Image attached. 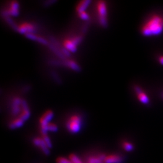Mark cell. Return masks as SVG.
Segmentation results:
<instances>
[{
    "label": "cell",
    "instance_id": "obj_1",
    "mask_svg": "<svg viewBox=\"0 0 163 163\" xmlns=\"http://www.w3.org/2000/svg\"><path fill=\"white\" fill-rule=\"evenodd\" d=\"M163 32V17L154 15L149 18L141 27V33L145 36H152Z\"/></svg>",
    "mask_w": 163,
    "mask_h": 163
},
{
    "label": "cell",
    "instance_id": "obj_2",
    "mask_svg": "<svg viewBox=\"0 0 163 163\" xmlns=\"http://www.w3.org/2000/svg\"><path fill=\"white\" fill-rule=\"evenodd\" d=\"M82 125V118L79 114H73L68 118L66 122V127L70 133L79 132Z\"/></svg>",
    "mask_w": 163,
    "mask_h": 163
},
{
    "label": "cell",
    "instance_id": "obj_3",
    "mask_svg": "<svg viewBox=\"0 0 163 163\" xmlns=\"http://www.w3.org/2000/svg\"><path fill=\"white\" fill-rule=\"evenodd\" d=\"M82 39L83 36L82 35L65 39L63 42V47L67 51L74 53L77 51V46Z\"/></svg>",
    "mask_w": 163,
    "mask_h": 163
},
{
    "label": "cell",
    "instance_id": "obj_4",
    "mask_svg": "<svg viewBox=\"0 0 163 163\" xmlns=\"http://www.w3.org/2000/svg\"><path fill=\"white\" fill-rule=\"evenodd\" d=\"M97 9L100 24L106 28L107 26V4L105 1L100 0L97 3Z\"/></svg>",
    "mask_w": 163,
    "mask_h": 163
},
{
    "label": "cell",
    "instance_id": "obj_5",
    "mask_svg": "<svg viewBox=\"0 0 163 163\" xmlns=\"http://www.w3.org/2000/svg\"><path fill=\"white\" fill-rule=\"evenodd\" d=\"M36 27L35 25L30 22H23L19 25H18L17 32L21 34H27V33H33L36 31Z\"/></svg>",
    "mask_w": 163,
    "mask_h": 163
},
{
    "label": "cell",
    "instance_id": "obj_6",
    "mask_svg": "<svg viewBox=\"0 0 163 163\" xmlns=\"http://www.w3.org/2000/svg\"><path fill=\"white\" fill-rule=\"evenodd\" d=\"M19 5L18 1H12L10 2L9 8H8L7 10L4 11L3 15L5 17L8 16H18L19 14Z\"/></svg>",
    "mask_w": 163,
    "mask_h": 163
},
{
    "label": "cell",
    "instance_id": "obj_7",
    "mask_svg": "<svg viewBox=\"0 0 163 163\" xmlns=\"http://www.w3.org/2000/svg\"><path fill=\"white\" fill-rule=\"evenodd\" d=\"M22 100L19 97H15L12 103V113L13 115H17L21 114L22 111Z\"/></svg>",
    "mask_w": 163,
    "mask_h": 163
},
{
    "label": "cell",
    "instance_id": "obj_8",
    "mask_svg": "<svg viewBox=\"0 0 163 163\" xmlns=\"http://www.w3.org/2000/svg\"><path fill=\"white\" fill-rule=\"evenodd\" d=\"M135 91L136 92V94H137V96L138 100L141 103L145 105L149 103V99L148 96L140 87L136 86L135 87Z\"/></svg>",
    "mask_w": 163,
    "mask_h": 163
},
{
    "label": "cell",
    "instance_id": "obj_9",
    "mask_svg": "<svg viewBox=\"0 0 163 163\" xmlns=\"http://www.w3.org/2000/svg\"><path fill=\"white\" fill-rule=\"evenodd\" d=\"M123 158L117 155H110L106 157L104 162L105 163H121L123 162Z\"/></svg>",
    "mask_w": 163,
    "mask_h": 163
},
{
    "label": "cell",
    "instance_id": "obj_10",
    "mask_svg": "<svg viewBox=\"0 0 163 163\" xmlns=\"http://www.w3.org/2000/svg\"><path fill=\"white\" fill-rule=\"evenodd\" d=\"M25 37H27V38H29L30 39H32V40H35V41H38L40 43H41L43 44H44V45H48V43L47 42V40H45V39L40 37V36H38L33 33H27L25 35Z\"/></svg>",
    "mask_w": 163,
    "mask_h": 163
},
{
    "label": "cell",
    "instance_id": "obj_11",
    "mask_svg": "<svg viewBox=\"0 0 163 163\" xmlns=\"http://www.w3.org/2000/svg\"><path fill=\"white\" fill-rule=\"evenodd\" d=\"M24 121H23L21 118L17 117L10 122L9 125V127L11 129H15L21 127L24 125Z\"/></svg>",
    "mask_w": 163,
    "mask_h": 163
},
{
    "label": "cell",
    "instance_id": "obj_12",
    "mask_svg": "<svg viewBox=\"0 0 163 163\" xmlns=\"http://www.w3.org/2000/svg\"><path fill=\"white\" fill-rule=\"evenodd\" d=\"M91 3V1H90V0H83V1H80L76 6V12L77 13H79L80 12L85 11V10L88 7Z\"/></svg>",
    "mask_w": 163,
    "mask_h": 163
},
{
    "label": "cell",
    "instance_id": "obj_13",
    "mask_svg": "<svg viewBox=\"0 0 163 163\" xmlns=\"http://www.w3.org/2000/svg\"><path fill=\"white\" fill-rule=\"evenodd\" d=\"M64 64L71 70H73L76 71H80V67L73 60H66L64 62Z\"/></svg>",
    "mask_w": 163,
    "mask_h": 163
},
{
    "label": "cell",
    "instance_id": "obj_14",
    "mask_svg": "<svg viewBox=\"0 0 163 163\" xmlns=\"http://www.w3.org/2000/svg\"><path fill=\"white\" fill-rule=\"evenodd\" d=\"M39 147L41 149V151L43 152V153L45 155H49V154H50L49 147L47 146V145L46 144V143H45V141H44V140L43 138H42L41 142H40V146Z\"/></svg>",
    "mask_w": 163,
    "mask_h": 163
},
{
    "label": "cell",
    "instance_id": "obj_15",
    "mask_svg": "<svg viewBox=\"0 0 163 163\" xmlns=\"http://www.w3.org/2000/svg\"><path fill=\"white\" fill-rule=\"evenodd\" d=\"M53 117V113L51 110H47L42 116L43 118H44L47 121L49 122V123L50 120L52 119Z\"/></svg>",
    "mask_w": 163,
    "mask_h": 163
},
{
    "label": "cell",
    "instance_id": "obj_16",
    "mask_svg": "<svg viewBox=\"0 0 163 163\" xmlns=\"http://www.w3.org/2000/svg\"><path fill=\"white\" fill-rule=\"evenodd\" d=\"M42 138L44 140V141H45V143H46L47 146L49 147V149L52 147V143L50 141V138L48 137V136L47 135V133L42 134Z\"/></svg>",
    "mask_w": 163,
    "mask_h": 163
},
{
    "label": "cell",
    "instance_id": "obj_17",
    "mask_svg": "<svg viewBox=\"0 0 163 163\" xmlns=\"http://www.w3.org/2000/svg\"><path fill=\"white\" fill-rule=\"evenodd\" d=\"M123 147L124 148L125 151L128 152L132 151L133 149V146L131 143L126 141H125L123 143Z\"/></svg>",
    "mask_w": 163,
    "mask_h": 163
},
{
    "label": "cell",
    "instance_id": "obj_18",
    "mask_svg": "<svg viewBox=\"0 0 163 163\" xmlns=\"http://www.w3.org/2000/svg\"><path fill=\"white\" fill-rule=\"evenodd\" d=\"M58 128L56 126V125L52 123H50V122L47 125V131H48L56 132L58 131Z\"/></svg>",
    "mask_w": 163,
    "mask_h": 163
},
{
    "label": "cell",
    "instance_id": "obj_19",
    "mask_svg": "<svg viewBox=\"0 0 163 163\" xmlns=\"http://www.w3.org/2000/svg\"><path fill=\"white\" fill-rule=\"evenodd\" d=\"M69 159L73 163H83L80 161L79 158L74 154H72L69 156Z\"/></svg>",
    "mask_w": 163,
    "mask_h": 163
},
{
    "label": "cell",
    "instance_id": "obj_20",
    "mask_svg": "<svg viewBox=\"0 0 163 163\" xmlns=\"http://www.w3.org/2000/svg\"><path fill=\"white\" fill-rule=\"evenodd\" d=\"M78 15L81 19H82L84 20H88L89 18V15L85 11H82L78 13Z\"/></svg>",
    "mask_w": 163,
    "mask_h": 163
},
{
    "label": "cell",
    "instance_id": "obj_21",
    "mask_svg": "<svg viewBox=\"0 0 163 163\" xmlns=\"http://www.w3.org/2000/svg\"><path fill=\"white\" fill-rule=\"evenodd\" d=\"M57 163H73L69 159H68L64 157H59L56 159Z\"/></svg>",
    "mask_w": 163,
    "mask_h": 163
},
{
    "label": "cell",
    "instance_id": "obj_22",
    "mask_svg": "<svg viewBox=\"0 0 163 163\" xmlns=\"http://www.w3.org/2000/svg\"><path fill=\"white\" fill-rule=\"evenodd\" d=\"M41 140H42V138H40V137H36V138H34L33 140L34 145L35 146L39 147V146H40V142H41Z\"/></svg>",
    "mask_w": 163,
    "mask_h": 163
},
{
    "label": "cell",
    "instance_id": "obj_23",
    "mask_svg": "<svg viewBox=\"0 0 163 163\" xmlns=\"http://www.w3.org/2000/svg\"><path fill=\"white\" fill-rule=\"evenodd\" d=\"M159 62H160V63L161 65H163V56H161L159 58Z\"/></svg>",
    "mask_w": 163,
    "mask_h": 163
}]
</instances>
